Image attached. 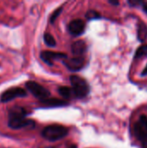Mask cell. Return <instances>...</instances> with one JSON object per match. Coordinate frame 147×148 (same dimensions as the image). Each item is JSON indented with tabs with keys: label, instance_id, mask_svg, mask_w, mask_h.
Wrapping results in <instances>:
<instances>
[{
	"label": "cell",
	"instance_id": "603a6c76",
	"mask_svg": "<svg viewBox=\"0 0 147 148\" xmlns=\"http://www.w3.org/2000/svg\"><path fill=\"white\" fill-rule=\"evenodd\" d=\"M142 148H147V146H146V147H142Z\"/></svg>",
	"mask_w": 147,
	"mask_h": 148
},
{
	"label": "cell",
	"instance_id": "7402d4cb",
	"mask_svg": "<svg viewBox=\"0 0 147 148\" xmlns=\"http://www.w3.org/2000/svg\"><path fill=\"white\" fill-rule=\"evenodd\" d=\"M68 148H78V147H77V146H76V145H72V146H70L69 147H68Z\"/></svg>",
	"mask_w": 147,
	"mask_h": 148
},
{
	"label": "cell",
	"instance_id": "7a4b0ae2",
	"mask_svg": "<svg viewBox=\"0 0 147 148\" xmlns=\"http://www.w3.org/2000/svg\"><path fill=\"white\" fill-rule=\"evenodd\" d=\"M69 81L75 98L81 100L87 98L91 92V88L85 78L77 75H72L69 76Z\"/></svg>",
	"mask_w": 147,
	"mask_h": 148
},
{
	"label": "cell",
	"instance_id": "ba28073f",
	"mask_svg": "<svg viewBox=\"0 0 147 148\" xmlns=\"http://www.w3.org/2000/svg\"><path fill=\"white\" fill-rule=\"evenodd\" d=\"M64 66L68 69V70L71 72H77L81 71L82 69L85 68L87 64V61L85 56H73L68 57L63 61H62Z\"/></svg>",
	"mask_w": 147,
	"mask_h": 148
},
{
	"label": "cell",
	"instance_id": "d6986e66",
	"mask_svg": "<svg viewBox=\"0 0 147 148\" xmlns=\"http://www.w3.org/2000/svg\"><path fill=\"white\" fill-rule=\"evenodd\" d=\"M139 7L141 8V10H142L147 15V1L143 0L142 3H141V5H140Z\"/></svg>",
	"mask_w": 147,
	"mask_h": 148
},
{
	"label": "cell",
	"instance_id": "3957f363",
	"mask_svg": "<svg viewBox=\"0 0 147 148\" xmlns=\"http://www.w3.org/2000/svg\"><path fill=\"white\" fill-rule=\"evenodd\" d=\"M69 134V129L60 124H52L45 127L42 132L41 135L46 140L54 142L66 138Z\"/></svg>",
	"mask_w": 147,
	"mask_h": 148
},
{
	"label": "cell",
	"instance_id": "44dd1931",
	"mask_svg": "<svg viewBox=\"0 0 147 148\" xmlns=\"http://www.w3.org/2000/svg\"><path fill=\"white\" fill-rule=\"evenodd\" d=\"M147 75V64L146 66L144 68V69L142 70V72L140 73V76L141 77H145V76H146Z\"/></svg>",
	"mask_w": 147,
	"mask_h": 148
},
{
	"label": "cell",
	"instance_id": "9a60e30c",
	"mask_svg": "<svg viewBox=\"0 0 147 148\" xmlns=\"http://www.w3.org/2000/svg\"><path fill=\"white\" fill-rule=\"evenodd\" d=\"M86 19L88 20V21H93V20H100V19H102L103 16H101V14L95 10H88L87 12H86Z\"/></svg>",
	"mask_w": 147,
	"mask_h": 148
},
{
	"label": "cell",
	"instance_id": "ffe728a7",
	"mask_svg": "<svg viewBox=\"0 0 147 148\" xmlns=\"http://www.w3.org/2000/svg\"><path fill=\"white\" fill-rule=\"evenodd\" d=\"M108 3L110 4H112L113 6H119L120 4V1H118V0H108Z\"/></svg>",
	"mask_w": 147,
	"mask_h": 148
},
{
	"label": "cell",
	"instance_id": "9c48e42d",
	"mask_svg": "<svg viewBox=\"0 0 147 148\" xmlns=\"http://www.w3.org/2000/svg\"><path fill=\"white\" fill-rule=\"evenodd\" d=\"M86 27H87V23L84 20L74 19L68 23V30L72 36L77 37V36H80L85 33Z\"/></svg>",
	"mask_w": 147,
	"mask_h": 148
},
{
	"label": "cell",
	"instance_id": "8fae6325",
	"mask_svg": "<svg viewBox=\"0 0 147 148\" xmlns=\"http://www.w3.org/2000/svg\"><path fill=\"white\" fill-rule=\"evenodd\" d=\"M88 51V44L84 40H77L71 44V53L74 56H85Z\"/></svg>",
	"mask_w": 147,
	"mask_h": 148
},
{
	"label": "cell",
	"instance_id": "ac0fdd59",
	"mask_svg": "<svg viewBox=\"0 0 147 148\" xmlns=\"http://www.w3.org/2000/svg\"><path fill=\"white\" fill-rule=\"evenodd\" d=\"M143 0H128L127 1V3L131 6V7H133V8H138L141 5V3H142Z\"/></svg>",
	"mask_w": 147,
	"mask_h": 148
},
{
	"label": "cell",
	"instance_id": "30bf717a",
	"mask_svg": "<svg viewBox=\"0 0 147 148\" xmlns=\"http://www.w3.org/2000/svg\"><path fill=\"white\" fill-rule=\"evenodd\" d=\"M69 106V102L58 99V98H48L44 101H40V108H63Z\"/></svg>",
	"mask_w": 147,
	"mask_h": 148
},
{
	"label": "cell",
	"instance_id": "e0dca14e",
	"mask_svg": "<svg viewBox=\"0 0 147 148\" xmlns=\"http://www.w3.org/2000/svg\"><path fill=\"white\" fill-rule=\"evenodd\" d=\"M62 10H63V5H61L59 8L55 9V10L52 12V14H51L50 16H49V23H50L51 24H54V23H55V22L56 19L59 17V16L61 15V13H62Z\"/></svg>",
	"mask_w": 147,
	"mask_h": 148
},
{
	"label": "cell",
	"instance_id": "277c9868",
	"mask_svg": "<svg viewBox=\"0 0 147 148\" xmlns=\"http://www.w3.org/2000/svg\"><path fill=\"white\" fill-rule=\"evenodd\" d=\"M133 133L142 147L147 146V115L141 114L133 125Z\"/></svg>",
	"mask_w": 147,
	"mask_h": 148
},
{
	"label": "cell",
	"instance_id": "5b68a950",
	"mask_svg": "<svg viewBox=\"0 0 147 148\" xmlns=\"http://www.w3.org/2000/svg\"><path fill=\"white\" fill-rule=\"evenodd\" d=\"M25 88L37 100L40 101H44L51 95V93L49 90H48L46 88H44L40 83L34 82V81H28L25 82Z\"/></svg>",
	"mask_w": 147,
	"mask_h": 148
},
{
	"label": "cell",
	"instance_id": "5bb4252c",
	"mask_svg": "<svg viewBox=\"0 0 147 148\" xmlns=\"http://www.w3.org/2000/svg\"><path fill=\"white\" fill-rule=\"evenodd\" d=\"M142 58H147V43L141 44L135 51L133 59L134 60H139Z\"/></svg>",
	"mask_w": 147,
	"mask_h": 148
},
{
	"label": "cell",
	"instance_id": "4fadbf2b",
	"mask_svg": "<svg viewBox=\"0 0 147 148\" xmlns=\"http://www.w3.org/2000/svg\"><path fill=\"white\" fill-rule=\"evenodd\" d=\"M57 91H58V94L63 98V100H65L67 101H68V100H69V99L75 98L74 97L73 91H72V89H71L70 87H68V86H60V87H58Z\"/></svg>",
	"mask_w": 147,
	"mask_h": 148
},
{
	"label": "cell",
	"instance_id": "7c38bea8",
	"mask_svg": "<svg viewBox=\"0 0 147 148\" xmlns=\"http://www.w3.org/2000/svg\"><path fill=\"white\" fill-rule=\"evenodd\" d=\"M137 39L143 44L147 39V24L142 20L137 23Z\"/></svg>",
	"mask_w": 147,
	"mask_h": 148
},
{
	"label": "cell",
	"instance_id": "2e32d148",
	"mask_svg": "<svg viewBox=\"0 0 147 148\" xmlns=\"http://www.w3.org/2000/svg\"><path fill=\"white\" fill-rule=\"evenodd\" d=\"M43 41L44 43L49 48H55L56 46V41L55 37L49 32H45L43 34Z\"/></svg>",
	"mask_w": 147,
	"mask_h": 148
},
{
	"label": "cell",
	"instance_id": "52a82bcc",
	"mask_svg": "<svg viewBox=\"0 0 147 148\" xmlns=\"http://www.w3.org/2000/svg\"><path fill=\"white\" fill-rule=\"evenodd\" d=\"M41 60L47 65L52 67L55 61H63L68 58V55L63 52L42 50L40 52Z\"/></svg>",
	"mask_w": 147,
	"mask_h": 148
},
{
	"label": "cell",
	"instance_id": "6da1fadb",
	"mask_svg": "<svg viewBox=\"0 0 147 148\" xmlns=\"http://www.w3.org/2000/svg\"><path fill=\"white\" fill-rule=\"evenodd\" d=\"M30 114L31 113L23 107H12L8 112V127L12 130L34 129L36 127L35 121L27 118Z\"/></svg>",
	"mask_w": 147,
	"mask_h": 148
},
{
	"label": "cell",
	"instance_id": "8992f818",
	"mask_svg": "<svg viewBox=\"0 0 147 148\" xmlns=\"http://www.w3.org/2000/svg\"><path fill=\"white\" fill-rule=\"evenodd\" d=\"M28 95L25 89L20 87H12L4 90L0 95V102L7 103L16 98H24Z\"/></svg>",
	"mask_w": 147,
	"mask_h": 148
}]
</instances>
